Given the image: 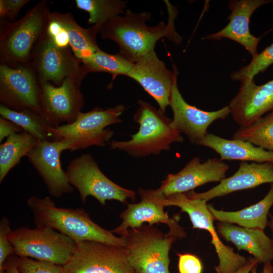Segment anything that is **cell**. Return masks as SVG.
<instances>
[{"mask_svg": "<svg viewBox=\"0 0 273 273\" xmlns=\"http://www.w3.org/2000/svg\"><path fill=\"white\" fill-rule=\"evenodd\" d=\"M36 226H49L68 236L77 245L85 241H93L124 247L122 237L114 235L90 218L82 208L57 207L50 197H30L27 201Z\"/></svg>", "mask_w": 273, "mask_h": 273, "instance_id": "cell-1", "label": "cell"}, {"mask_svg": "<svg viewBox=\"0 0 273 273\" xmlns=\"http://www.w3.org/2000/svg\"><path fill=\"white\" fill-rule=\"evenodd\" d=\"M150 17L147 12L135 13L127 10L123 16H116L102 26L101 37L116 42L119 53L134 63L154 50L156 42L163 37L178 42L180 38L174 29L173 18L169 19L167 24L161 22L156 26H149L146 21Z\"/></svg>", "mask_w": 273, "mask_h": 273, "instance_id": "cell-2", "label": "cell"}, {"mask_svg": "<svg viewBox=\"0 0 273 273\" xmlns=\"http://www.w3.org/2000/svg\"><path fill=\"white\" fill-rule=\"evenodd\" d=\"M139 125V131L125 141H111V149L125 151L131 156L145 157L170 149L173 143H181V133L171 126V120L164 113L149 103L139 100V107L133 115Z\"/></svg>", "mask_w": 273, "mask_h": 273, "instance_id": "cell-3", "label": "cell"}, {"mask_svg": "<svg viewBox=\"0 0 273 273\" xmlns=\"http://www.w3.org/2000/svg\"><path fill=\"white\" fill-rule=\"evenodd\" d=\"M50 12L48 2L43 0L19 20L1 21V64L10 67L30 66L33 49L46 31Z\"/></svg>", "mask_w": 273, "mask_h": 273, "instance_id": "cell-4", "label": "cell"}, {"mask_svg": "<svg viewBox=\"0 0 273 273\" xmlns=\"http://www.w3.org/2000/svg\"><path fill=\"white\" fill-rule=\"evenodd\" d=\"M125 109L123 105H118L106 109L95 107L88 112H81L71 123L49 126V139L68 143L71 152L93 146L105 147L114 134L106 127L122 122L120 116Z\"/></svg>", "mask_w": 273, "mask_h": 273, "instance_id": "cell-5", "label": "cell"}, {"mask_svg": "<svg viewBox=\"0 0 273 273\" xmlns=\"http://www.w3.org/2000/svg\"><path fill=\"white\" fill-rule=\"evenodd\" d=\"M122 237L128 260L135 273H169V252L176 237L144 224Z\"/></svg>", "mask_w": 273, "mask_h": 273, "instance_id": "cell-6", "label": "cell"}, {"mask_svg": "<svg viewBox=\"0 0 273 273\" xmlns=\"http://www.w3.org/2000/svg\"><path fill=\"white\" fill-rule=\"evenodd\" d=\"M9 240L14 254L64 265L71 258L77 244L58 231L45 226L21 227L12 230Z\"/></svg>", "mask_w": 273, "mask_h": 273, "instance_id": "cell-7", "label": "cell"}, {"mask_svg": "<svg viewBox=\"0 0 273 273\" xmlns=\"http://www.w3.org/2000/svg\"><path fill=\"white\" fill-rule=\"evenodd\" d=\"M66 173L69 184L78 190L83 204L89 196L96 198L103 206L106 200H115L121 203L126 202L127 199L135 201V192L118 185L107 177L89 154L71 160Z\"/></svg>", "mask_w": 273, "mask_h": 273, "instance_id": "cell-8", "label": "cell"}, {"mask_svg": "<svg viewBox=\"0 0 273 273\" xmlns=\"http://www.w3.org/2000/svg\"><path fill=\"white\" fill-rule=\"evenodd\" d=\"M80 64L70 47L57 46L46 31L33 48L30 61L39 85L50 82L59 86L67 77L86 75Z\"/></svg>", "mask_w": 273, "mask_h": 273, "instance_id": "cell-9", "label": "cell"}, {"mask_svg": "<svg viewBox=\"0 0 273 273\" xmlns=\"http://www.w3.org/2000/svg\"><path fill=\"white\" fill-rule=\"evenodd\" d=\"M162 203L164 206L180 208L182 212H186L189 216L193 228L205 230L211 234V243L219 259V264L215 267L216 273H234L246 263L245 257L235 253L233 248L224 245L220 240L206 201L189 198L184 193L165 197Z\"/></svg>", "mask_w": 273, "mask_h": 273, "instance_id": "cell-10", "label": "cell"}, {"mask_svg": "<svg viewBox=\"0 0 273 273\" xmlns=\"http://www.w3.org/2000/svg\"><path fill=\"white\" fill-rule=\"evenodd\" d=\"M85 76L67 77L59 86L50 82L40 85L41 114L50 127H58L63 122L70 124L77 118L84 104L80 87Z\"/></svg>", "mask_w": 273, "mask_h": 273, "instance_id": "cell-11", "label": "cell"}, {"mask_svg": "<svg viewBox=\"0 0 273 273\" xmlns=\"http://www.w3.org/2000/svg\"><path fill=\"white\" fill-rule=\"evenodd\" d=\"M65 273H135L124 247L85 241L77 245Z\"/></svg>", "mask_w": 273, "mask_h": 273, "instance_id": "cell-12", "label": "cell"}, {"mask_svg": "<svg viewBox=\"0 0 273 273\" xmlns=\"http://www.w3.org/2000/svg\"><path fill=\"white\" fill-rule=\"evenodd\" d=\"M0 101L16 111L29 109L41 114L40 85L30 66L1 64Z\"/></svg>", "mask_w": 273, "mask_h": 273, "instance_id": "cell-13", "label": "cell"}, {"mask_svg": "<svg viewBox=\"0 0 273 273\" xmlns=\"http://www.w3.org/2000/svg\"><path fill=\"white\" fill-rule=\"evenodd\" d=\"M173 70L174 75L169 105L173 114L171 126L185 134L192 144L197 145L208 134L211 124L218 119L224 120L230 114V110L227 106L217 111H206L189 104L178 90V71L175 66Z\"/></svg>", "mask_w": 273, "mask_h": 273, "instance_id": "cell-14", "label": "cell"}, {"mask_svg": "<svg viewBox=\"0 0 273 273\" xmlns=\"http://www.w3.org/2000/svg\"><path fill=\"white\" fill-rule=\"evenodd\" d=\"M138 193L141 201L135 204L127 203L126 209L119 215L122 222L111 231L113 233L123 236L129 229L139 227L146 222L150 225L163 223L169 229L168 234L179 239L185 236L184 229L178 223L179 217H170L167 212L164 211V206L155 190L140 188Z\"/></svg>", "mask_w": 273, "mask_h": 273, "instance_id": "cell-15", "label": "cell"}, {"mask_svg": "<svg viewBox=\"0 0 273 273\" xmlns=\"http://www.w3.org/2000/svg\"><path fill=\"white\" fill-rule=\"evenodd\" d=\"M69 149V144L64 141H39L27 156L29 162L46 184L49 193L56 198L72 193L74 190L60 160L63 151Z\"/></svg>", "mask_w": 273, "mask_h": 273, "instance_id": "cell-16", "label": "cell"}, {"mask_svg": "<svg viewBox=\"0 0 273 273\" xmlns=\"http://www.w3.org/2000/svg\"><path fill=\"white\" fill-rule=\"evenodd\" d=\"M229 168L227 164L217 158L201 162L196 157L180 171L168 174L156 191L164 197L186 193L209 182L220 181L226 177Z\"/></svg>", "mask_w": 273, "mask_h": 273, "instance_id": "cell-17", "label": "cell"}, {"mask_svg": "<svg viewBox=\"0 0 273 273\" xmlns=\"http://www.w3.org/2000/svg\"><path fill=\"white\" fill-rule=\"evenodd\" d=\"M174 75L173 70H168L153 50L135 61L128 76L136 81L157 102L160 110L165 113L169 105Z\"/></svg>", "mask_w": 273, "mask_h": 273, "instance_id": "cell-18", "label": "cell"}, {"mask_svg": "<svg viewBox=\"0 0 273 273\" xmlns=\"http://www.w3.org/2000/svg\"><path fill=\"white\" fill-rule=\"evenodd\" d=\"M228 107L234 120L247 126L273 110V79L256 85L254 80L241 83Z\"/></svg>", "mask_w": 273, "mask_h": 273, "instance_id": "cell-19", "label": "cell"}, {"mask_svg": "<svg viewBox=\"0 0 273 273\" xmlns=\"http://www.w3.org/2000/svg\"><path fill=\"white\" fill-rule=\"evenodd\" d=\"M273 2L272 0H233L228 7L231 12L228 17L229 23L220 31L207 35L205 38L218 40L223 38L233 40L244 47L252 55H257V48L261 37L252 35L249 30V22L253 12L260 7Z\"/></svg>", "mask_w": 273, "mask_h": 273, "instance_id": "cell-20", "label": "cell"}, {"mask_svg": "<svg viewBox=\"0 0 273 273\" xmlns=\"http://www.w3.org/2000/svg\"><path fill=\"white\" fill-rule=\"evenodd\" d=\"M265 183H273V162H242L233 175L222 179L213 188L203 193H196L192 190L185 194L189 198L207 202L217 197L252 189Z\"/></svg>", "mask_w": 273, "mask_h": 273, "instance_id": "cell-21", "label": "cell"}, {"mask_svg": "<svg viewBox=\"0 0 273 273\" xmlns=\"http://www.w3.org/2000/svg\"><path fill=\"white\" fill-rule=\"evenodd\" d=\"M217 228L224 239L234 244L239 250L249 252L258 263L273 260V239L263 230L246 228L225 222H218Z\"/></svg>", "mask_w": 273, "mask_h": 273, "instance_id": "cell-22", "label": "cell"}, {"mask_svg": "<svg viewBox=\"0 0 273 273\" xmlns=\"http://www.w3.org/2000/svg\"><path fill=\"white\" fill-rule=\"evenodd\" d=\"M215 151L223 160H240L257 163L273 162V152L256 146L242 140H228L208 133L198 144Z\"/></svg>", "mask_w": 273, "mask_h": 273, "instance_id": "cell-23", "label": "cell"}, {"mask_svg": "<svg viewBox=\"0 0 273 273\" xmlns=\"http://www.w3.org/2000/svg\"><path fill=\"white\" fill-rule=\"evenodd\" d=\"M49 17L59 23L65 31L73 54L81 63L101 50L96 41V35L100 31V27L93 25L84 28L68 12H50Z\"/></svg>", "mask_w": 273, "mask_h": 273, "instance_id": "cell-24", "label": "cell"}, {"mask_svg": "<svg viewBox=\"0 0 273 273\" xmlns=\"http://www.w3.org/2000/svg\"><path fill=\"white\" fill-rule=\"evenodd\" d=\"M273 205V183L266 195L260 201L249 207L237 211H224L216 209L207 204L214 220L236 223L249 229L263 230L268 225L267 216Z\"/></svg>", "mask_w": 273, "mask_h": 273, "instance_id": "cell-25", "label": "cell"}, {"mask_svg": "<svg viewBox=\"0 0 273 273\" xmlns=\"http://www.w3.org/2000/svg\"><path fill=\"white\" fill-rule=\"evenodd\" d=\"M39 140L23 130L15 133L7 138L0 146V183L21 159L27 156Z\"/></svg>", "mask_w": 273, "mask_h": 273, "instance_id": "cell-26", "label": "cell"}, {"mask_svg": "<svg viewBox=\"0 0 273 273\" xmlns=\"http://www.w3.org/2000/svg\"><path fill=\"white\" fill-rule=\"evenodd\" d=\"M81 66L88 74L90 72H107L116 76H128L133 68L134 63L120 53L110 54L101 50L81 62Z\"/></svg>", "mask_w": 273, "mask_h": 273, "instance_id": "cell-27", "label": "cell"}, {"mask_svg": "<svg viewBox=\"0 0 273 273\" xmlns=\"http://www.w3.org/2000/svg\"><path fill=\"white\" fill-rule=\"evenodd\" d=\"M232 139L248 141L273 152V110L247 126H240Z\"/></svg>", "mask_w": 273, "mask_h": 273, "instance_id": "cell-28", "label": "cell"}, {"mask_svg": "<svg viewBox=\"0 0 273 273\" xmlns=\"http://www.w3.org/2000/svg\"><path fill=\"white\" fill-rule=\"evenodd\" d=\"M1 117L10 120L39 141L50 140L47 128L49 126L42 114L31 109L16 111L1 104Z\"/></svg>", "mask_w": 273, "mask_h": 273, "instance_id": "cell-29", "label": "cell"}, {"mask_svg": "<svg viewBox=\"0 0 273 273\" xmlns=\"http://www.w3.org/2000/svg\"><path fill=\"white\" fill-rule=\"evenodd\" d=\"M77 8L87 12L89 25L102 28L110 19L124 13L126 2L120 0H76Z\"/></svg>", "mask_w": 273, "mask_h": 273, "instance_id": "cell-30", "label": "cell"}, {"mask_svg": "<svg viewBox=\"0 0 273 273\" xmlns=\"http://www.w3.org/2000/svg\"><path fill=\"white\" fill-rule=\"evenodd\" d=\"M273 64V43L261 53L252 57L251 62L239 70L233 72L231 78L233 80L243 82L253 80L255 75L264 72Z\"/></svg>", "mask_w": 273, "mask_h": 273, "instance_id": "cell-31", "label": "cell"}, {"mask_svg": "<svg viewBox=\"0 0 273 273\" xmlns=\"http://www.w3.org/2000/svg\"><path fill=\"white\" fill-rule=\"evenodd\" d=\"M16 260L20 273H65L63 266L51 262L17 256Z\"/></svg>", "mask_w": 273, "mask_h": 273, "instance_id": "cell-32", "label": "cell"}, {"mask_svg": "<svg viewBox=\"0 0 273 273\" xmlns=\"http://www.w3.org/2000/svg\"><path fill=\"white\" fill-rule=\"evenodd\" d=\"M10 222L6 217L0 221V269L4 268V264L7 258L14 254L13 246L9 239L11 231Z\"/></svg>", "mask_w": 273, "mask_h": 273, "instance_id": "cell-33", "label": "cell"}, {"mask_svg": "<svg viewBox=\"0 0 273 273\" xmlns=\"http://www.w3.org/2000/svg\"><path fill=\"white\" fill-rule=\"evenodd\" d=\"M178 270L179 273H202V264L195 255L189 254H178Z\"/></svg>", "mask_w": 273, "mask_h": 273, "instance_id": "cell-34", "label": "cell"}, {"mask_svg": "<svg viewBox=\"0 0 273 273\" xmlns=\"http://www.w3.org/2000/svg\"><path fill=\"white\" fill-rule=\"evenodd\" d=\"M23 129L16 123L3 118H0V142L5 138H8L15 133L23 131Z\"/></svg>", "mask_w": 273, "mask_h": 273, "instance_id": "cell-35", "label": "cell"}, {"mask_svg": "<svg viewBox=\"0 0 273 273\" xmlns=\"http://www.w3.org/2000/svg\"><path fill=\"white\" fill-rule=\"evenodd\" d=\"M29 2V0H5L9 11L8 18L10 22L17 15L21 9Z\"/></svg>", "mask_w": 273, "mask_h": 273, "instance_id": "cell-36", "label": "cell"}, {"mask_svg": "<svg viewBox=\"0 0 273 273\" xmlns=\"http://www.w3.org/2000/svg\"><path fill=\"white\" fill-rule=\"evenodd\" d=\"M16 258V256L13 254L7 258L4 264L5 273H20L17 266Z\"/></svg>", "mask_w": 273, "mask_h": 273, "instance_id": "cell-37", "label": "cell"}, {"mask_svg": "<svg viewBox=\"0 0 273 273\" xmlns=\"http://www.w3.org/2000/svg\"><path fill=\"white\" fill-rule=\"evenodd\" d=\"M258 263V261L254 257H249L245 265L234 273H249L252 268Z\"/></svg>", "mask_w": 273, "mask_h": 273, "instance_id": "cell-38", "label": "cell"}, {"mask_svg": "<svg viewBox=\"0 0 273 273\" xmlns=\"http://www.w3.org/2000/svg\"><path fill=\"white\" fill-rule=\"evenodd\" d=\"M9 11L5 0H0V18L1 19L9 17Z\"/></svg>", "mask_w": 273, "mask_h": 273, "instance_id": "cell-39", "label": "cell"}, {"mask_svg": "<svg viewBox=\"0 0 273 273\" xmlns=\"http://www.w3.org/2000/svg\"><path fill=\"white\" fill-rule=\"evenodd\" d=\"M257 265H255L251 271V273H257ZM262 273H273V266L271 262H267L264 264Z\"/></svg>", "mask_w": 273, "mask_h": 273, "instance_id": "cell-40", "label": "cell"}, {"mask_svg": "<svg viewBox=\"0 0 273 273\" xmlns=\"http://www.w3.org/2000/svg\"><path fill=\"white\" fill-rule=\"evenodd\" d=\"M268 216L269 217V220L268 222V225L272 231V239H273V215L271 213H268Z\"/></svg>", "mask_w": 273, "mask_h": 273, "instance_id": "cell-41", "label": "cell"}, {"mask_svg": "<svg viewBox=\"0 0 273 273\" xmlns=\"http://www.w3.org/2000/svg\"><path fill=\"white\" fill-rule=\"evenodd\" d=\"M0 273H5V270L4 268L0 269Z\"/></svg>", "mask_w": 273, "mask_h": 273, "instance_id": "cell-42", "label": "cell"}]
</instances>
